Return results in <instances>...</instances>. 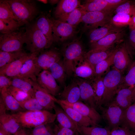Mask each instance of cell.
<instances>
[{
	"label": "cell",
	"mask_w": 135,
	"mask_h": 135,
	"mask_svg": "<svg viewBox=\"0 0 135 135\" xmlns=\"http://www.w3.org/2000/svg\"><path fill=\"white\" fill-rule=\"evenodd\" d=\"M131 55L125 42L115 48L113 59L114 68L122 73L132 64Z\"/></svg>",
	"instance_id": "8fae6325"
},
{
	"label": "cell",
	"mask_w": 135,
	"mask_h": 135,
	"mask_svg": "<svg viewBox=\"0 0 135 135\" xmlns=\"http://www.w3.org/2000/svg\"><path fill=\"white\" fill-rule=\"evenodd\" d=\"M12 114L22 127L28 128L42 124L52 123L56 118L55 114L46 110L25 111Z\"/></svg>",
	"instance_id": "6da1fadb"
},
{
	"label": "cell",
	"mask_w": 135,
	"mask_h": 135,
	"mask_svg": "<svg viewBox=\"0 0 135 135\" xmlns=\"http://www.w3.org/2000/svg\"><path fill=\"white\" fill-rule=\"evenodd\" d=\"M90 82L94 90L96 106L99 109L102 107L101 102L104 91L103 77H95L90 79Z\"/></svg>",
	"instance_id": "4dcf8cb0"
},
{
	"label": "cell",
	"mask_w": 135,
	"mask_h": 135,
	"mask_svg": "<svg viewBox=\"0 0 135 135\" xmlns=\"http://www.w3.org/2000/svg\"><path fill=\"white\" fill-rule=\"evenodd\" d=\"M80 1L78 0H61L56 7L54 14L56 19L64 22L68 14L80 7Z\"/></svg>",
	"instance_id": "d6986e66"
},
{
	"label": "cell",
	"mask_w": 135,
	"mask_h": 135,
	"mask_svg": "<svg viewBox=\"0 0 135 135\" xmlns=\"http://www.w3.org/2000/svg\"><path fill=\"white\" fill-rule=\"evenodd\" d=\"M27 53L23 50L15 52L0 51V68L21 58Z\"/></svg>",
	"instance_id": "d590c367"
},
{
	"label": "cell",
	"mask_w": 135,
	"mask_h": 135,
	"mask_svg": "<svg viewBox=\"0 0 135 135\" xmlns=\"http://www.w3.org/2000/svg\"><path fill=\"white\" fill-rule=\"evenodd\" d=\"M58 100L71 107L96 124H98L102 118L101 115L96 110L80 101L74 103H70L60 99Z\"/></svg>",
	"instance_id": "2e32d148"
},
{
	"label": "cell",
	"mask_w": 135,
	"mask_h": 135,
	"mask_svg": "<svg viewBox=\"0 0 135 135\" xmlns=\"http://www.w3.org/2000/svg\"><path fill=\"white\" fill-rule=\"evenodd\" d=\"M34 91V97L40 104L47 110H51L56 106L57 99L37 82L31 80Z\"/></svg>",
	"instance_id": "7c38bea8"
},
{
	"label": "cell",
	"mask_w": 135,
	"mask_h": 135,
	"mask_svg": "<svg viewBox=\"0 0 135 135\" xmlns=\"http://www.w3.org/2000/svg\"><path fill=\"white\" fill-rule=\"evenodd\" d=\"M120 126L126 127L135 133V103L124 110L123 120Z\"/></svg>",
	"instance_id": "836d02e7"
},
{
	"label": "cell",
	"mask_w": 135,
	"mask_h": 135,
	"mask_svg": "<svg viewBox=\"0 0 135 135\" xmlns=\"http://www.w3.org/2000/svg\"><path fill=\"white\" fill-rule=\"evenodd\" d=\"M128 69L127 74L123 77L118 88L135 86V59Z\"/></svg>",
	"instance_id": "f35d334b"
},
{
	"label": "cell",
	"mask_w": 135,
	"mask_h": 135,
	"mask_svg": "<svg viewBox=\"0 0 135 135\" xmlns=\"http://www.w3.org/2000/svg\"><path fill=\"white\" fill-rule=\"evenodd\" d=\"M0 135H9L5 132L2 127L0 126Z\"/></svg>",
	"instance_id": "11a10c76"
},
{
	"label": "cell",
	"mask_w": 135,
	"mask_h": 135,
	"mask_svg": "<svg viewBox=\"0 0 135 135\" xmlns=\"http://www.w3.org/2000/svg\"><path fill=\"white\" fill-rule=\"evenodd\" d=\"M81 42L76 38L65 45L62 50V61L66 74L69 76L73 74L74 63L84 57L85 53Z\"/></svg>",
	"instance_id": "277c9868"
},
{
	"label": "cell",
	"mask_w": 135,
	"mask_h": 135,
	"mask_svg": "<svg viewBox=\"0 0 135 135\" xmlns=\"http://www.w3.org/2000/svg\"><path fill=\"white\" fill-rule=\"evenodd\" d=\"M12 86L18 88L29 94L32 97H34V91L30 79L19 76L11 78Z\"/></svg>",
	"instance_id": "d6a6232c"
},
{
	"label": "cell",
	"mask_w": 135,
	"mask_h": 135,
	"mask_svg": "<svg viewBox=\"0 0 135 135\" xmlns=\"http://www.w3.org/2000/svg\"><path fill=\"white\" fill-rule=\"evenodd\" d=\"M51 124H42L33 128L31 130L29 131L30 135H42L51 127Z\"/></svg>",
	"instance_id": "c3c4849f"
},
{
	"label": "cell",
	"mask_w": 135,
	"mask_h": 135,
	"mask_svg": "<svg viewBox=\"0 0 135 135\" xmlns=\"http://www.w3.org/2000/svg\"><path fill=\"white\" fill-rule=\"evenodd\" d=\"M125 110L135 102V86L118 88L112 102Z\"/></svg>",
	"instance_id": "5bb4252c"
},
{
	"label": "cell",
	"mask_w": 135,
	"mask_h": 135,
	"mask_svg": "<svg viewBox=\"0 0 135 135\" xmlns=\"http://www.w3.org/2000/svg\"><path fill=\"white\" fill-rule=\"evenodd\" d=\"M86 12L80 7L77 8L68 14L64 22L76 26L82 22V17Z\"/></svg>",
	"instance_id": "74e56055"
},
{
	"label": "cell",
	"mask_w": 135,
	"mask_h": 135,
	"mask_svg": "<svg viewBox=\"0 0 135 135\" xmlns=\"http://www.w3.org/2000/svg\"><path fill=\"white\" fill-rule=\"evenodd\" d=\"M127 46L131 56L132 53L135 54V29L130 30Z\"/></svg>",
	"instance_id": "681fc988"
},
{
	"label": "cell",
	"mask_w": 135,
	"mask_h": 135,
	"mask_svg": "<svg viewBox=\"0 0 135 135\" xmlns=\"http://www.w3.org/2000/svg\"><path fill=\"white\" fill-rule=\"evenodd\" d=\"M48 70L56 81L61 85H64L66 74L62 61L60 60L52 64Z\"/></svg>",
	"instance_id": "1f68e13d"
},
{
	"label": "cell",
	"mask_w": 135,
	"mask_h": 135,
	"mask_svg": "<svg viewBox=\"0 0 135 135\" xmlns=\"http://www.w3.org/2000/svg\"><path fill=\"white\" fill-rule=\"evenodd\" d=\"M114 13L124 14L131 16L135 15V1L126 0L116 7Z\"/></svg>",
	"instance_id": "b9f144b4"
},
{
	"label": "cell",
	"mask_w": 135,
	"mask_h": 135,
	"mask_svg": "<svg viewBox=\"0 0 135 135\" xmlns=\"http://www.w3.org/2000/svg\"><path fill=\"white\" fill-rule=\"evenodd\" d=\"M124 28H117L110 22L104 26L90 30L88 36L90 44L95 42L111 34L124 30Z\"/></svg>",
	"instance_id": "603a6c76"
},
{
	"label": "cell",
	"mask_w": 135,
	"mask_h": 135,
	"mask_svg": "<svg viewBox=\"0 0 135 135\" xmlns=\"http://www.w3.org/2000/svg\"><path fill=\"white\" fill-rule=\"evenodd\" d=\"M59 1V0H48L49 3L52 5H54L57 3H58Z\"/></svg>",
	"instance_id": "9f6ffc18"
},
{
	"label": "cell",
	"mask_w": 135,
	"mask_h": 135,
	"mask_svg": "<svg viewBox=\"0 0 135 135\" xmlns=\"http://www.w3.org/2000/svg\"><path fill=\"white\" fill-rule=\"evenodd\" d=\"M25 28L8 34H1L0 51L13 52L22 50L23 46L25 42Z\"/></svg>",
	"instance_id": "8992f818"
},
{
	"label": "cell",
	"mask_w": 135,
	"mask_h": 135,
	"mask_svg": "<svg viewBox=\"0 0 135 135\" xmlns=\"http://www.w3.org/2000/svg\"><path fill=\"white\" fill-rule=\"evenodd\" d=\"M128 26L130 30L135 29V15L131 17L130 21Z\"/></svg>",
	"instance_id": "f5cc1de1"
},
{
	"label": "cell",
	"mask_w": 135,
	"mask_h": 135,
	"mask_svg": "<svg viewBox=\"0 0 135 135\" xmlns=\"http://www.w3.org/2000/svg\"><path fill=\"white\" fill-rule=\"evenodd\" d=\"M123 78L122 73L114 68L103 77L104 91L101 106H106L112 101Z\"/></svg>",
	"instance_id": "5b68a950"
},
{
	"label": "cell",
	"mask_w": 135,
	"mask_h": 135,
	"mask_svg": "<svg viewBox=\"0 0 135 135\" xmlns=\"http://www.w3.org/2000/svg\"><path fill=\"white\" fill-rule=\"evenodd\" d=\"M102 118L105 121L110 130L120 126L122 122L124 114V110L112 102L106 107H101Z\"/></svg>",
	"instance_id": "52a82bcc"
},
{
	"label": "cell",
	"mask_w": 135,
	"mask_h": 135,
	"mask_svg": "<svg viewBox=\"0 0 135 135\" xmlns=\"http://www.w3.org/2000/svg\"><path fill=\"white\" fill-rule=\"evenodd\" d=\"M115 50L110 56L98 63L94 67V77L102 76L108 68L113 65Z\"/></svg>",
	"instance_id": "8d00e7d4"
},
{
	"label": "cell",
	"mask_w": 135,
	"mask_h": 135,
	"mask_svg": "<svg viewBox=\"0 0 135 135\" xmlns=\"http://www.w3.org/2000/svg\"><path fill=\"white\" fill-rule=\"evenodd\" d=\"M134 103H135V102Z\"/></svg>",
	"instance_id": "680465c9"
},
{
	"label": "cell",
	"mask_w": 135,
	"mask_h": 135,
	"mask_svg": "<svg viewBox=\"0 0 135 135\" xmlns=\"http://www.w3.org/2000/svg\"><path fill=\"white\" fill-rule=\"evenodd\" d=\"M56 81L48 70H43L37 76V82L38 84L54 96L58 94L60 90Z\"/></svg>",
	"instance_id": "e0dca14e"
},
{
	"label": "cell",
	"mask_w": 135,
	"mask_h": 135,
	"mask_svg": "<svg viewBox=\"0 0 135 135\" xmlns=\"http://www.w3.org/2000/svg\"><path fill=\"white\" fill-rule=\"evenodd\" d=\"M35 23L46 38L50 47L54 42L52 18L49 14L42 12L36 18Z\"/></svg>",
	"instance_id": "ffe728a7"
},
{
	"label": "cell",
	"mask_w": 135,
	"mask_h": 135,
	"mask_svg": "<svg viewBox=\"0 0 135 135\" xmlns=\"http://www.w3.org/2000/svg\"><path fill=\"white\" fill-rule=\"evenodd\" d=\"M114 11L86 12L82 18V22L84 24V30H90L109 22Z\"/></svg>",
	"instance_id": "ba28073f"
},
{
	"label": "cell",
	"mask_w": 135,
	"mask_h": 135,
	"mask_svg": "<svg viewBox=\"0 0 135 135\" xmlns=\"http://www.w3.org/2000/svg\"><path fill=\"white\" fill-rule=\"evenodd\" d=\"M61 99L70 103H74L80 100L79 87L74 80L67 86H65L60 94Z\"/></svg>",
	"instance_id": "4316f807"
},
{
	"label": "cell",
	"mask_w": 135,
	"mask_h": 135,
	"mask_svg": "<svg viewBox=\"0 0 135 135\" xmlns=\"http://www.w3.org/2000/svg\"><path fill=\"white\" fill-rule=\"evenodd\" d=\"M125 35L124 30L110 34L98 41L90 44L91 49H105L113 47L115 44L122 41Z\"/></svg>",
	"instance_id": "44dd1931"
},
{
	"label": "cell",
	"mask_w": 135,
	"mask_h": 135,
	"mask_svg": "<svg viewBox=\"0 0 135 135\" xmlns=\"http://www.w3.org/2000/svg\"><path fill=\"white\" fill-rule=\"evenodd\" d=\"M39 54L32 53L31 56L23 64L18 76L37 82V76L41 70L36 62V57Z\"/></svg>",
	"instance_id": "9a60e30c"
},
{
	"label": "cell",
	"mask_w": 135,
	"mask_h": 135,
	"mask_svg": "<svg viewBox=\"0 0 135 135\" xmlns=\"http://www.w3.org/2000/svg\"><path fill=\"white\" fill-rule=\"evenodd\" d=\"M73 73L76 77L84 79H91L95 76L93 68L84 57L74 64Z\"/></svg>",
	"instance_id": "7402d4cb"
},
{
	"label": "cell",
	"mask_w": 135,
	"mask_h": 135,
	"mask_svg": "<svg viewBox=\"0 0 135 135\" xmlns=\"http://www.w3.org/2000/svg\"><path fill=\"white\" fill-rule=\"evenodd\" d=\"M53 130L55 135H75V132L70 129L64 127L59 124L55 125Z\"/></svg>",
	"instance_id": "7dc6e473"
},
{
	"label": "cell",
	"mask_w": 135,
	"mask_h": 135,
	"mask_svg": "<svg viewBox=\"0 0 135 135\" xmlns=\"http://www.w3.org/2000/svg\"><path fill=\"white\" fill-rule=\"evenodd\" d=\"M52 35L54 42H63L76 33V26L52 18Z\"/></svg>",
	"instance_id": "30bf717a"
},
{
	"label": "cell",
	"mask_w": 135,
	"mask_h": 135,
	"mask_svg": "<svg viewBox=\"0 0 135 135\" xmlns=\"http://www.w3.org/2000/svg\"><path fill=\"white\" fill-rule=\"evenodd\" d=\"M0 97L4 103L6 110L10 111L14 113L25 111L11 94L7 88H2L0 90Z\"/></svg>",
	"instance_id": "f546056e"
},
{
	"label": "cell",
	"mask_w": 135,
	"mask_h": 135,
	"mask_svg": "<svg viewBox=\"0 0 135 135\" xmlns=\"http://www.w3.org/2000/svg\"><path fill=\"white\" fill-rule=\"evenodd\" d=\"M110 135H135V133L126 127L120 126L111 130Z\"/></svg>",
	"instance_id": "bcb514c9"
},
{
	"label": "cell",
	"mask_w": 135,
	"mask_h": 135,
	"mask_svg": "<svg viewBox=\"0 0 135 135\" xmlns=\"http://www.w3.org/2000/svg\"><path fill=\"white\" fill-rule=\"evenodd\" d=\"M41 135H55L53 129L51 127Z\"/></svg>",
	"instance_id": "db71d44e"
},
{
	"label": "cell",
	"mask_w": 135,
	"mask_h": 135,
	"mask_svg": "<svg viewBox=\"0 0 135 135\" xmlns=\"http://www.w3.org/2000/svg\"><path fill=\"white\" fill-rule=\"evenodd\" d=\"M110 130L108 127L101 126H79L78 128V132L82 135H110Z\"/></svg>",
	"instance_id": "e575fe53"
},
{
	"label": "cell",
	"mask_w": 135,
	"mask_h": 135,
	"mask_svg": "<svg viewBox=\"0 0 135 135\" xmlns=\"http://www.w3.org/2000/svg\"><path fill=\"white\" fill-rule=\"evenodd\" d=\"M125 0H86L80 7L85 12L114 11Z\"/></svg>",
	"instance_id": "9c48e42d"
},
{
	"label": "cell",
	"mask_w": 135,
	"mask_h": 135,
	"mask_svg": "<svg viewBox=\"0 0 135 135\" xmlns=\"http://www.w3.org/2000/svg\"><path fill=\"white\" fill-rule=\"evenodd\" d=\"M22 26L18 22L4 21L0 20V32L1 34H9L17 31Z\"/></svg>",
	"instance_id": "7bdbcfd3"
},
{
	"label": "cell",
	"mask_w": 135,
	"mask_h": 135,
	"mask_svg": "<svg viewBox=\"0 0 135 135\" xmlns=\"http://www.w3.org/2000/svg\"><path fill=\"white\" fill-rule=\"evenodd\" d=\"M56 103L58 104L68 116L79 126H100L90 118L82 115L71 107L58 101V99Z\"/></svg>",
	"instance_id": "d4e9b609"
},
{
	"label": "cell",
	"mask_w": 135,
	"mask_h": 135,
	"mask_svg": "<svg viewBox=\"0 0 135 135\" xmlns=\"http://www.w3.org/2000/svg\"><path fill=\"white\" fill-rule=\"evenodd\" d=\"M26 25L25 43L31 53L39 54L50 47L46 38L35 23Z\"/></svg>",
	"instance_id": "3957f363"
},
{
	"label": "cell",
	"mask_w": 135,
	"mask_h": 135,
	"mask_svg": "<svg viewBox=\"0 0 135 135\" xmlns=\"http://www.w3.org/2000/svg\"><path fill=\"white\" fill-rule=\"evenodd\" d=\"M18 103L25 111H36L46 110L35 97H31L23 102Z\"/></svg>",
	"instance_id": "ee69618b"
},
{
	"label": "cell",
	"mask_w": 135,
	"mask_h": 135,
	"mask_svg": "<svg viewBox=\"0 0 135 135\" xmlns=\"http://www.w3.org/2000/svg\"><path fill=\"white\" fill-rule=\"evenodd\" d=\"M31 54V53L27 54L0 68V74L4 75L10 78L18 76L23 64Z\"/></svg>",
	"instance_id": "484cf974"
},
{
	"label": "cell",
	"mask_w": 135,
	"mask_h": 135,
	"mask_svg": "<svg viewBox=\"0 0 135 135\" xmlns=\"http://www.w3.org/2000/svg\"><path fill=\"white\" fill-rule=\"evenodd\" d=\"M18 21L22 26L30 24L39 11L34 1L30 0H6Z\"/></svg>",
	"instance_id": "7a4b0ae2"
},
{
	"label": "cell",
	"mask_w": 135,
	"mask_h": 135,
	"mask_svg": "<svg viewBox=\"0 0 135 135\" xmlns=\"http://www.w3.org/2000/svg\"><path fill=\"white\" fill-rule=\"evenodd\" d=\"M131 18V16L128 14H116L112 17L110 22L117 28H124L128 25Z\"/></svg>",
	"instance_id": "60d3db41"
},
{
	"label": "cell",
	"mask_w": 135,
	"mask_h": 135,
	"mask_svg": "<svg viewBox=\"0 0 135 135\" xmlns=\"http://www.w3.org/2000/svg\"><path fill=\"white\" fill-rule=\"evenodd\" d=\"M38 1L45 4L47 2V1L46 0H38Z\"/></svg>",
	"instance_id": "6f0895ef"
},
{
	"label": "cell",
	"mask_w": 135,
	"mask_h": 135,
	"mask_svg": "<svg viewBox=\"0 0 135 135\" xmlns=\"http://www.w3.org/2000/svg\"><path fill=\"white\" fill-rule=\"evenodd\" d=\"M7 88L11 94L18 102H23L32 97L26 92L12 86Z\"/></svg>",
	"instance_id": "f6af8a7d"
},
{
	"label": "cell",
	"mask_w": 135,
	"mask_h": 135,
	"mask_svg": "<svg viewBox=\"0 0 135 135\" xmlns=\"http://www.w3.org/2000/svg\"><path fill=\"white\" fill-rule=\"evenodd\" d=\"M0 20L5 21L14 20L18 21L6 0H0Z\"/></svg>",
	"instance_id": "ab89813d"
},
{
	"label": "cell",
	"mask_w": 135,
	"mask_h": 135,
	"mask_svg": "<svg viewBox=\"0 0 135 135\" xmlns=\"http://www.w3.org/2000/svg\"><path fill=\"white\" fill-rule=\"evenodd\" d=\"M74 80L80 90V100L84 103L96 110L94 90L90 82L86 79L76 77Z\"/></svg>",
	"instance_id": "4fadbf2b"
},
{
	"label": "cell",
	"mask_w": 135,
	"mask_h": 135,
	"mask_svg": "<svg viewBox=\"0 0 135 135\" xmlns=\"http://www.w3.org/2000/svg\"><path fill=\"white\" fill-rule=\"evenodd\" d=\"M0 126L9 135H13L22 127L12 114L6 112L0 114Z\"/></svg>",
	"instance_id": "83f0119b"
},
{
	"label": "cell",
	"mask_w": 135,
	"mask_h": 135,
	"mask_svg": "<svg viewBox=\"0 0 135 135\" xmlns=\"http://www.w3.org/2000/svg\"><path fill=\"white\" fill-rule=\"evenodd\" d=\"M115 48L113 47L105 49H91L85 52L84 58L94 69L96 64L110 56Z\"/></svg>",
	"instance_id": "cb8c5ba5"
},
{
	"label": "cell",
	"mask_w": 135,
	"mask_h": 135,
	"mask_svg": "<svg viewBox=\"0 0 135 135\" xmlns=\"http://www.w3.org/2000/svg\"><path fill=\"white\" fill-rule=\"evenodd\" d=\"M54 109L56 118L60 125L72 130L77 134L78 133V124L73 120L61 108L56 105Z\"/></svg>",
	"instance_id": "f1b7e54d"
},
{
	"label": "cell",
	"mask_w": 135,
	"mask_h": 135,
	"mask_svg": "<svg viewBox=\"0 0 135 135\" xmlns=\"http://www.w3.org/2000/svg\"><path fill=\"white\" fill-rule=\"evenodd\" d=\"M11 78L3 74H0V90L12 85Z\"/></svg>",
	"instance_id": "f907efd6"
},
{
	"label": "cell",
	"mask_w": 135,
	"mask_h": 135,
	"mask_svg": "<svg viewBox=\"0 0 135 135\" xmlns=\"http://www.w3.org/2000/svg\"><path fill=\"white\" fill-rule=\"evenodd\" d=\"M26 128L22 127L13 135H30L29 131Z\"/></svg>",
	"instance_id": "816d5d0a"
},
{
	"label": "cell",
	"mask_w": 135,
	"mask_h": 135,
	"mask_svg": "<svg viewBox=\"0 0 135 135\" xmlns=\"http://www.w3.org/2000/svg\"><path fill=\"white\" fill-rule=\"evenodd\" d=\"M40 53L36 57V62L41 70H48L52 64L60 60V54L55 48L44 50Z\"/></svg>",
	"instance_id": "ac0fdd59"
}]
</instances>
